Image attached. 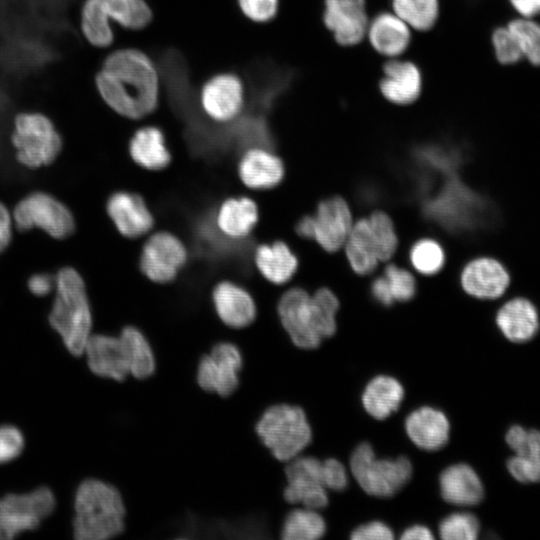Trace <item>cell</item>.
<instances>
[{
	"mask_svg": "<svg viewBox=\"0 0 540 540\" xmlns=\"http://www.w3.org/2000/svg\"><path fill=\"white\" fill-rule=\"evenodd\" d=\"M463 290L478 299H496L510 284V275L504 265L491 257H478L469 261L461 271Z\"/></svg>",
	"mask_w": 540,
	"mask_h": 540,
	"instance_id": "e0dca14e",
	"label": "cell"
},
{
	"mask_svg": "<svg viewBox=\"0 0 540 540\" xmlns=\"http://www.w3.org/2000/svg\"><path fill=\"white\" fill-rule=\"evenodd\" d=\"M120 336L126 343L131 357V376L144 379L152 375L155 370V358L143 333L136 327L127 326L121 331Z\"/></svg>",
	"mask_w": 540,
	"mask_h": 540,
	"instance_id": "d6a6232c",
	"label": "cell"
},
{
	"mask_svg": "<svg viewBox=\"0 0 540 540\" xmlns=\"http://www.w3.org/2000/svg\"><path fill=\"white\" fill-rule=\"evenodd\" d=\"M238 172L242 182L256 190L277 186L284 177L285 169L281 159L267 147H250L244 150Z\"/></svg>",
	"mask_w": 540,
	"mask_h": 540,
	"instance_id": "d6986e66",
	"label": "cell"
},
{
	"mask_svg": "<svg viewBox=\"0 0 540 540\" xmlns=\"http://www.w3.org/2000/svg\"><path fill=\"white\" fill-rule=\"evenodd\" d=\"M12 232V219L7 208L0 203V252L10 242Z\"/></svg>",
	"mask_w": 540,
	"mask_h": 540,
	"instance_id": "7dc6e473",
	"label": "cell"
},
{
	"mask_svg": "<svg viewBox=\"0 0 540 540\" xmlns=\"http://www.w3.org/2000/svg\"><path fill=\"white\" fill-rule=\"evenodd\" d=\"M352 270L358 275L372 273L380 262L371 237L367 218L353 223L343 246Z\"/></svg>",
	"mask_w": 540,
	"mask_h": 540,
	"instance_id": "4dcf8cb0",
	"label": "cell"
},
{
	"mask_svg": "<svg viewBox=\"0 0 540 540\" xmlns=\"http://www.w3.org/2000/svg\"><path fill=\"white\" fill-rule=\"evenodd\" d=\"M153 13L145 0H84L80 11V29L95 48L113 44L111 21L125 29L140 30L150 24Z\"/></svg>",
	"mask_w": 540,
	"mask_h": 540,
	"instance_id": "5b68a950",
	"label": "cell"
},
{
	"mask_svg": "<svg viewBox=\"0 0 540 540\" xmlns=\"http://www.w3.org/2000/svg\"><path fill=\"white\" fill-rule=\"evenodd\" d=\"M144 52L123 48L107 54L95 74L104 104L117 114L141 119L158 105L159 71Z\"/></svg>",
	"mask_w": 540,
	"mask_h": 540,
	"instance_id": "6da1fadb",
	"label": "cell"
},
{
	"mask_svg": "<svg viewBox=\"0 0 540 540\" xmlns=\"http://www.w3.org/2000/svg\"><path fill=\"white\" fill-rule=\"evenodd\" d=\"M323 21L338 44L356 45L367 34L365 0H324Z\"/></svg>",
	"mask_w": 540,
	"mask_h": 540,
	"instance_id": "2e32d148",
	"label": "cell"
},
{
	"mask_svg": "<svg viewBox=\"0 0 540 540\" xmlns=\"http://www.w3.org/2000/svg\"><path fill=\"white\" fill-rule=\"evenodd\" d=\"M339 301L328 288L309 295L302 288H291L278 302L280 321L291 341L299 348H317L336 332Z\"/></svg>",
	"mask_w": 540,
	"mask_h": 540,
	"instance_id": "7a4b0ae2",
	"label": "cell"
},
{
	"mask_svg": "<svg viewBox=\"0 0 540 540\" xmlns=\"http://www.w3.org/2000/svg\"><path fill=\"white\" fill-rule=\"evenodd\" d=\"M410 440L419 448L439 450L449 439L450 424L446 415L433 407L423 406L412 411L405 420Z\"/></svg>",
	"mask_w": 540,
	"mask_h": 540,
	"instance_id": "7402d4cb",
	"label": "cell"
},
{
	"mask_svg": "<svg viewBox=\"0 0 540 540\" xmlns=\"http://www.w3.org/2000/svg\"><path fill=\"white\" fill-rule=\"evenodd\" d=\"M13 220L20 230L37 227L58 239L67 237L74 229V219L69 209L42 192L23 198L14 209Z\"/></svg>",
	"mask_w": 540,
	"mask_h": 540,
	"instance_id": "30bf717a",
	"label": "cell"
},
{
	"mask_svg": "<svg viewBox=\"0 0 540 540\" xmlns=\"http://www.w3.org/2000/svg\"><path fill=\"white\" fill-rule=\"evenodd\" d=\"M440 492L443 499L451 504L470 506L483 498L482 482L472 467L467 464H454L440 475Z\"/></svg>",
	"mask_w": 540,
	"mask_h": 540,
	"instance_id": "d4e9b609",
	"label": "cell"
},
{
	"mask_svg": "<svg viewBox=\"0 0 540 540\" xmlns=\"http://www.w3.org/2000/svg\"><path fill=\"white\" fill-rule=\"evenodd\" d=\"M54 284L55 282L51 276L47 274H35L28 281L30 291L37 296L50 293Z\"/></svg>",
	"mask_w": 540,
	"mask_h": 540,
	"instance_id": "bcb514c9",
	"label": "cell"
},
{
	"mask_svg": "<svg viewBox=\"0 0 540 540\" xmlns=\"http://www.w3.org/2000/svg\"><path fill=\"white\" fill-rule=\"evenodd\" d=\"M187 260L183 243L169 232H158L145 243L140 268L150 280L156 283L172 281Z\"/></svg>",
	"mask_w": 540,
	"mask_h": 540,
	"instance_id": "4fadbf2b",
	"label": "cell"
},
{
	"mask_svg": "<svg viewBox=\"0 0 540 540\" xmlns=\"http://www.w3.org/2000/svg\"><path fill=\"white\" fill-rule=\"evenodd\" d=\"M256 432L273 456L284 462L300 455L312 439L305 412L289 404L266 409L256 424Z\"/></svg>",
	"mask_w": 540,
	"mask_h": 540,
	"instance_id": "8992f818",
	"label": "cell"
},
{
	"mask_svg": "<svg viewBox=\"0 0 540 540\" xmlns=\"http://www.w3.org/2000/svg\"><path fill=\"white\" fill-rule=\"evenodd\" d=\"M287 485L284 498L288 503L310 509L328 504L327 488L323 481V461L312 456H297L285 468Z\"/></svg>",
	"mask_w": 540,
	"mask_h": 540,
	"instance_id": "8fae6325",
	"label": "cell"
},
{
	"mask_svg": "<svg viewBox=\"0 0 540 540\" xmlns=\"http://www.w3.org/2000/svg\"><path fill=\"white\" fill-rule=\"evenodd\" d=\"M241 12L250 20L266 23L275 18L279 0H237Z\"/></svg>",
	"mask_w": 540,
	"mask_h": 540,
	"instance_id": "60d3db41",
	"label": "cell"
},
{
	"mask_svg": "<svg viewBox=\"0 0 540 540\" xmlns=\"http://www.w3.org/2000/svg\"><path fill=\"white\" fill-rule=\"evenodd\" d=\"M107 212L118 231L129 238L147 233L153 217L144 200L137 194L119 191L107 201Z\"/></svg>",
	"mask_w": 540,
	"mask_h": 540,
	"instance_id": "44dd1931",
	"label": "cell"
},
{
	"mask_svg": "<svg viewBox=\"0 0 540 540\" xmlns=\"http://www.w3.org/2000/svg\"><path fill=\"white\" fill-rule=\"evenodd\" d=\"M506 441L516 455L507 462L510 474L519 482L540 481V432L513 426Z\"/></svg>",
	"mask_w": 540,
	"mask_h": 540,
	"instance_id": "ac0fdd59",
	"label": "cell"
},
{
	"mask_svg": "<svg viewBox=\"0 0 540 540\" xmlns=\"http://www.w3.org/2000/svg\"><path fill=\"white\" fill-rule=\"evenodd\" d=\"M409 259L418 273L432 276L443 268L446 256L439 242L431 238H422L411 247Z\"/></svg>",
	"mask_w": 540,
	"mask_h": 540,
	"instance_id": "d590c367",
	"label": "cell"
},
{
	"mask_svg": "<svg viewBox=\"0 0 540 540\" xmlns=\"http://www.w3.org/2000/svg\"><path fill=\"white\" fill-rule=\"evenodd\" d=\"M496 323L510 341L525 342L536 334L539 327V317L532 302L518 297L507 301L498 310Z\"/></svg>",
	"mask_w": 540,
	"mask_h": 540,
	"instance_id": "484cf974",
	"label": "cell"
},
{
	"mask_svg": "<svg viewBox=\"0 0 540 540\" xmlns=\"http://www.w3.org/2000/svg\"><path fill=\"white\" fill-rule=\"evenodd\" d=\"M323 481L327 489L341 491L348 484V475L344 465L337 459L323 461Z\"/></svg>",
	"mask_w": 540,
	"mask_h": 540,
	"instance_id": "7bdbcfd3",
	"label": "cell"
},
{
	"mask_svg": "<svg viewBox=\"0 0 540 540\" xmlns=\"http://www.w3.org/2000/svg\"><path fill=\"white\" fill-rule=\"evenodd\" d=\"M23 447L24 438L18 428L10 425L0 426V463L15 459Z\"/></svg>",
	"mask_w": 540,
	"mask_h": 540,
	"instance_id": "b9f144b4",
	"label": "cell"
},
{
	"mask_svg": "<svg viewBox=\"0 0 540 540\" xmlns=\"http://www.w3.org/2000/svg\"><path fill=\"white\" fill-rule=\"evenodd\" d=\"M326 532L323 517L310 508L292 510L285 518L281 529L284 540H316Z\"/></svg>",
	"mask_w": 540,
	"mask_h": 540,
	"instance_id": "1f68e13d",
	"label": "cell"
},
{
	"mask_svg": "<svg viewBox=\"0 0 540 540\" xmlns=\"http://www.w3.org/2000/svg\"><path fill=\"white\" fill-rule=\"evenodd\" d=\"M379 88L384 98L396 105L415 102L422 91V74L411 61L393 59L383 67Z\"/></svg>",
	"mask_w": 540,
	"mask_h": 540,
	"instance_id": "ffe728a7",
	"label": "cell"
},
{
	"mask_svg": "<svg viewBox=\"0 0 540 540\" xmlns=\"http://www.w3.org/2000/svg\"><path fill=\"white\" fill-rule=\"evenodd\" d=\"M10 141L18 162L32 169L52 163L63 147L57 127L41 112L15 114Z\"/></svg>",
	"mask_w": 540,
	"mask_h": 540,
	"instance_id": "52a82bcc",
	"label": "cell"
},
{
	"mask_svg": "<svg viewBox=\"0 0 540 540\" xmlns=\"http://www.w3.org/2000/svg\"><path fill=\"white\" fill-rule=\"evenodd\" d=\"M367 221L379 261H388L395 254L398 246V237L392 219L382 211H375L367 218Z\"/></svg>",
	"mask_w": 540,
	"mask_h": 540,
	"instance_id": "e575fe53",
	"label": "cell"
},
{
	"mask_svg": "<svg viewBox=\"0 0 540 540\" xmlns=\"http://www.w3.org/2000/svg\"><path fill=\"white\" fill-rule=\"evenodd\" d=\"M313 239L327 252L341 249L352 229L353 219L348 203L340 196L322 200L313 216Z\"/></svg>",
	"mask_w": 540,
	"mask_h": 540,
	"instance_id": "5bb4252c",
	"label": "cell"
},
{
	"mask_svg": "<svg viewBox=\"0 0 540 540\" xmlns=\"http://www.w3.org/2000/svg\"><path fill=\"white\" fill-rule=\"evenodd\" d=\"M496 57L503 64H512L523 57L520 47L508 27L498 28L492 35Z\"/></svg>",
	"mask_w": 540,
	"mask_h": 540,
	"instance_id": "ab89813d",
	"label": "cell"
},
{
	"mask_svg": "<svg viewBox=\"0 0 540 540\" xmlns=\"http://www.w3.org/2000/svg\"><path fill=\"white\" fill-rule=\"evenodd\" d=\"M350 469L359 486L376 497L393 496L412 476V464L408 458H378L366 442L352 452Z\"/></svg>",
	"mask_w": 540,
	"mask_h": 540,
	"instance_id": "ba28073f",
	"label": "cell"
},
{
	"mask_svg": "<svg viewBox=\"0 0 540 540\" xmlns=\"http://www.w3.org/2000/svg\"><path fill=\"white\" fill-rule=\"evenodd\" d=\"M403 397L404 389L397 379L379 375L366 385L362 394V404L369 415L383 420L399 408Z\"/></svg>",
	"mask_w": 540,
	"mask_h": 540,
	"instance_id": "f1b7e54d",
	"label": "cell"
},
{
	"mask_svg": "<svg viewBox=\"0 0 540 540\" xmlns=\"http://www.w3.org/2000/svg\"><path fill=\"white\" fill-rule=\"evenodd\" d=\"M212 300L219 318L232 328L246 327L256 317L253 298L247 290L234 282L218 283L213 290Z\"/></svg>",
	"mask_w": 540,
	"mask_h": 540,
	"instance_id": "603a6c76",
	"label": "cell"
},
{
	"mask_svg": "<svg viewBox=\"0 0 540 540\" xmlns=\"http://www.w3.org/2000/svg\"><path fill=\"white\" fill-rule=\"evenodd\" d=\"M56 296L49 322L68 351L79 356L91 336L92 315L83 279L73 268H63L55 279Z\"/></svg>",
	"mask_w": 540,
	"mask_h": 540,
	"instance_id": "277c9868",
	"label": "cell"
},
{
	"mask_svg": "<svg viewBox=\"0 0 540 540\" xmlns=\"http://www.w3.org/2000/svg\"><path fill=\"white\" fill-rule=\"evenodd\" d=\"M510 2L525 17L540 13V0H510Z\"/></svg>",
	"mask_w": 540,
	"mask_h": 540,
	"instance_id": "681fc988",
	"label": "cell"
},
{
	"mask_svg": "<svg viewBox=\"0 0 540 540\" xmlns=\"http://www.w3.org/2000/svg\"><path fill=\"white\" fill-rule=\"evenodd\" d=\"M54 508L55 497L48 487L0 498V539H13L22 532L34 530Z\"/></svg>",
	"mask_w": 540,
	"mask_h": 540,
	"instance_id": "9c48e42d",
	"label": "cell"
},
{
	"mask_svg": "<svg viewBox=\"0 0 540 540\" xmlns=\"http://www.w3.org/2000/svg\"><path fill=\"white\" fill-rule=\"evenodd\" d=\"M258 221L256 203L247 197L226 199L216 213V227L222 236L232 240L247 237Z\"/></svg>",
	"mask_w": 540,
	"mask_h": 540,
	"instance_id": "4316f807",
	"label": "cell"
},
{
	"mask_svg": "<svg viewBox=\"0 0 540 540\" xmlns=\"http://www.w3.org/2000/svg\"><path fill=\"white\" fill-rule=\"evenodd\" d=\"M84 353L90 370L98 376L123 381L131 375L130 354L120 335H91Z\"/></svg>",
	"mask_w": 540,
	"mask_h": 540,
	"instance_id": "9a60e30c",
	"label": "cell"
},
{
	"mask_svg": "<svg viewBox=\"0 0 540 540\" xmlns=\"http://www.w3.org/2000/svg\"><path fill=\"white\" fill-rule=\"evenodd\" d=\"M350 538L353 540H391L394 538V534L385 523L372 521L355 528Z\"/></svg>",
	"mask_w": 540,
	"mask_h": 540,
	"instance_id": "ee69618b",
	"label": "cell"
},
{
	"mask_svg": "<svg viewBox=\"0 0 540 540\" xmlns=\"http://www.w3.org/2000/svg\"><path fill=\"white\" fill-rule=\"evenodd\" d=\"M74 536L78 540H105L124 530L125 506L119 491L98 479L83 481L75 495Z\"/></svg>",
	"mask_w": 540,
	"mask_h": 540,
	"instance_id": "3957f363",
	"label": "cell"
},
{
	"mask_svg": "<svg viewBox=\"0 0 540 540\" xmlns=\"http://www.w3.org/2000/svg\"><path fill=\"white\" fill-rule=\"evenodd\" d=\"M383 276L388 283L394 302H405L414 297L416 281L408 270L390 264L385 268Z\"/></svg>",
	"mask_w": 540,
	"mask_h": 540,
	"instance_id": "f35d334b",
	"label": "cell"
},
{
	"mask_svg": "<svg viewBox=\"0 0 540 540\" xmlns=\"http://www.w3.org/2000/svg\"><path fill=\"white\" fill-rule=\"evenodd\" d=\"M132 159L148 170L165 168L171 160L163 131L156 126H145L133 134L129 142Z\"/></svg>",
	"mask_w": 540,
	"mask_h": 540,
	"instance_id": "83f0119b",
	"label": "cell"
},
{
	"mask_svg": "<svg viewBox=\"0 0 540 540\" xmlns=\"http://www.w3.org/2000/svg\"><path fill=\"white\" fill-rule=\"evenodd\" d=\"M314 223L313 216H304L296 225V232L306 239H313Z\"/></svg>",
	"mask_w": 540,
	"mask_h": 540,
	"instance_id": "f907efd6",
	"label": "cell"
},
{
	"mask_svg": "<svg viewBox=\"0 0 540 540\" xmlns=\"http://www.w3.org/2000/svg\"><path fill=\"white\" fill-rule=\"evenodd\" d=\"M514 35L523 56L534 65L540 64V25L528 19H518L507 26Z\"/></svg>",
	"mask_w": 540,
	"mask_h": 540,
	"instance_id": "8d00e7d4",
	"label": "cell"
},
{
	"mask_svg": "<svg viewBox=\"0 0 540 540\" xmlns=\"http://www.w3.org/2000/svg\"><path fill=\"white\" fill-rule=\"evenodd\" d=\"M371 293L375 300L384 306H390L394 303L388 283L383 275L374 279L371 284Z\"/></svg>",
	"mask_w": 540,
	"mask_h": 540,
	"instance_id": "f6af8a7d",
	"label": "cell"
},
{
	"mask_svg": "<svg viewBox=\"0 0 540 540\" xmlns=\"http://www.w3.org/2000/svg\"><path fill=\"white\" fill-rule=\"evenodd\" d=\"M394 13L410 28L425 31L439 17V0H392Z\"/></svg>",
	"mask_w": 540,
	"mask_h": 540,
	"instance_id": "836d02e7",
	"label": "cell"
},
{
	"mask_svg": "<svg viewBox=\"0 0 540 540\" xmlns=\"http://www.w3.org/2000/svg\"><path fill=\"white\" fill-rule=\"evenodd\" d=\"M433 538L430 529L420 524L410 526L401 535L403 540H431Z\"/></svg>",
	"mask_w": 540,
	"mask_h": 540,
	"instance_id": "c3c4849f",
	"label": "cell"
},
{
	"mask_svg": "<svg viewBox=\"0 0 540 540\" xmlns=\"http://www.w3.org/2000/svg\"><path fill=\"white\" fill-rule=\"evenodd\" d=\"M254 260L260 273L274 284L288 282L298 267L296 255L281 241L258 246Z\"/></svg>",
	"mask_w": 540,
	"mask_h": 540,
	"instance_id": "f546056e",
	"label": "cell"
},
{
	"mask_svg": "<svg viewBox=\"0 0 540 540\" xmlns=\"http://www.w3.org/2000/svg\"><path fill=\"white\" fill-rule=\"evenodd\" d=\"M242 367L240 350L232 343L216 344L209 354L203 356L197 369L199 386L220 396L231 395L239 385Z\"/></svg>",
	"mask_w": 540,
	"mask_h": 540,
	"instance_id": "7c38bea8",
	"label": "cell"
},
{
	"mask_svg": "<svg viewBox=\"0 0 540 540\" xmlns=\"http://www.w3.org/2000/svg\"><path fill=\"white\" fill-rule=\"evenodd\" d=\"M479 529L477 518L466 512L450 514L439 524V534L445 540H474Z\"/></svg>",
	"mask_w": 540,
	"mask_h": 540,
	"instance_id": "74e56055",
	"label": "cell"
},
{
	"mask_svg": "<svg viewBox=\"0 0 540 540\" xmlns=\"http://www.w3.org/2000/svg\"><path fill=\"white\" fill-rule=\"evenodd\" d=\"M367 35L378 53L391 58L404 53L411 41L410 27L389 12H381L369 22Z\"/></svg>",
	"mask_w": 540,
	"mask_h": 540,
	"instance_id": "cb8c5ba5",
	"label": "cell"
}]
</instances>
